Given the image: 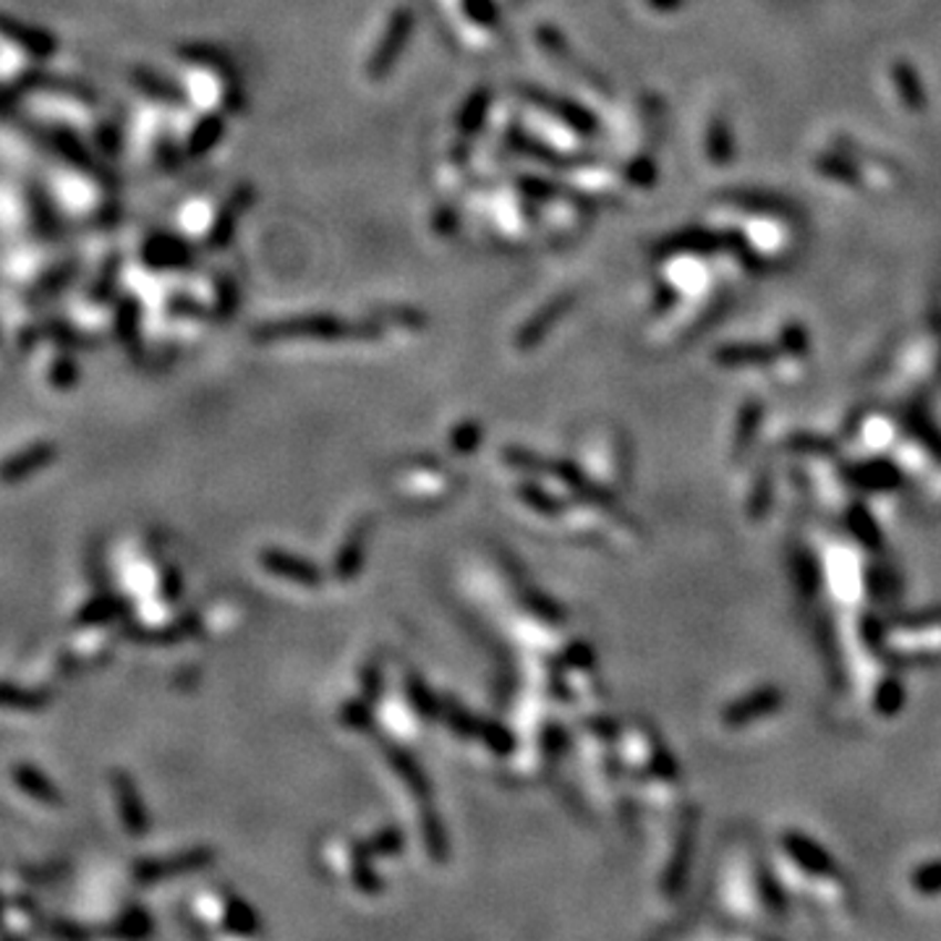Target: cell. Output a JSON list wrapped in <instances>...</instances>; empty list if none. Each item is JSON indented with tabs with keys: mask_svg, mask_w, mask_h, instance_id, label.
I'll return each instance as SVG.
<instances>
[{
	"mask_svg": "<svg viewBox=\"0 0 941 941\" xmlns=\"http://www.w3.org/2000/svg\"><path fill=\"white\" fill-rule=\"evenodd\" d=\"M267 338H374V328H366V324H356V328H353V324L330 320V317H317V320L270 324V328H267Z\"/></svg>",
	"mask_w": 941,
	"mask_h": 941,
	"instance_id": "obj_1",
	"label": "cell"
},
{
	"mask_svg": "<svg viewBox=\"0 0 941 941\" xmlns=\"http://www.w3.org/2000/svg\"><path fill=\"white\" fill-rule=\"evenodd\" d=\"M213 858L215 852L209 850V847H194V850H184L170 858L144 860V864L136 866V879L144 881V885H157V881L173 879V876L199 871V868L213 864Z\"/></svg>",
	"mask_w": 941,
	"mask_h": 941,
	"instance_id": "obj_2",
	"label": "cell"
},
{
	"mask_svg": "<svg viewBox=\"0 0 941 941\" xmlns=\"http://www.w3.org/2000/svg\"><path fill=\"white\" fill-rule=\"evenodd\" d=\"M845 479L864 492H895L902 487V468L889 458H866L845 468Z\"/></svg>",
	"mask_w": 941,
	"mask_h": 941,
	"instance_id": "obj_3",
	"label": "cell"
},
{
	"mask_svg": "<svg viewBox=\"0 0 941 941\" xmlns=\"http://www.w3.org/2000/svg\"><path fill=\"white\" fill-rule=\"evenodd\" d=\"M782 704H785V693H782V687L766 685L748 693V696H743L741 701H735V704H730L722 716H725V725L743 727V725H751V722L762 720V716L779 712Z\"/></svg>",
	"mask_w": 941,
	"mask_h": 941,
	"instance_id": "obj_4",
	"label": "cell"
},
{
	"mask_svg": "<svg viewBox=\"0 0 941 941\" xmlns=\"http://www.w3.org/2000/svg\"><path fill=\"white\" fill-rule=\"evenodd\" d=\"M782 845H785L787 856H790L795 864L803 868V871H808L814 876H837L839 873V866L835 864V858H831L827 847L816 842V839L800 835V831H787V835L782 837Z\"/></svg>",
	"mask_w": 941,
	"mask_h": 941,
	"instance_id": "obj_5",
	"label": "cell"
},
{
	"mask_svg": "<svg viewBox=\"0 0 941 941\" xmlns=\"http://www.w3.org/2000/svg\"><path fill=\"white\" fill-rule=\"evenodd\" d=\"M113 793H115V803H118L123 827L132 831L134 837H142L144 831L149 829V814L147 808H144V800L139 795V787H136V782L128 777L126 772H115Z\"/></svg>",
	"mask_w": 941,
	"mask_h": 941,
	"instance_id": "obj_6",
	"label": "cell"
},
{
	"mask_svg": "<svg viewBox=\"0 0 941 941\" xmlns=\"http://www.w3.org/2000/svg\"><path fill=\"white\" fill-rule=\"evenodd\" d=\"M53 461H55V447L53 445H48V443L32 445V447H27L24 453H17L13 458H9L3 463V466H0V479H3L6 484L21 482V479H27V476H32V474H38V471L48 468Z\"/></svg>",
	"mask_w": 941,
	"mask_h": 941,
	"instance_id": "obj_7",
	"label": "cell"
},
{
	"mask_svg": "<svg viewBox=\"0 0 941 941\" xmlns=\"http://www.w3.org/2000/svg\"><path fill=\"white\" fill-rule=\"evenodd\" d=\"M262 565L265 570H270V573L288 578V581L303 583V586H317L322 581V573L314 568V565H309L307 560H301V557L280 552V549H267L262 552Z\"/></svg>",
	"mask_w": 941,
	"mask_h": 941,
	"instance_id": "obj_8",
	"label": "cell"
},
{
	"mask_svg": "<svg viewBox=\"0 0 941 941\" xmlns=\"http://www.w3.org/2000/svg\"><path fill=\"white\" fill-rule=\"evenodd\" d=\"M845 526L847 531L852 534V539H856L860 547H866L868 552H881V549H885V531H881L873 513L868 510L864 503H856L847 510Z\"/></svg>",
	"mask_w": 941,
	"mask_h": 941,
	"instance_id": "obj_9",
	"label": "cell"
},
{
	"mask_svg": "<svg viewBox=\"0 0 941 941\" xmlns=\"http://www.w3.org/2000/svg\"><path fill=\"white\" fill-rule=\"evenodd\" d=\"M13 782H17V785L29 795V798L45 803V806H61V803H63L61 793H58V787L40 769H34V766H29V764L13 766Z\"/></svg>",
	"mask_w": 941,
	"mask_h": 941,
	"instance_id": "obj_10",
	"label": "cell"
},
{
	"mask_svg": "<svg viewBox=\"0 0 941 941\" xmlns=\"http://www.w3.org/2000/svg\"><path fill=\"white\" fill-rule=\"evenodd\" d=\"M904 701H908V691H904L902 678L889 675L881 680L879 685H876L873 693V712L879 716H887V720H892L902 712Z\"/></svg>",
	"mask_w": 941,
	"mask_h": 941,
	"instance_id": "obj_11",
	"label": "cell"
},
{
	"mask_svg": "<svg viewBox=\"0 0 941 941\" xmlns=\"http://www.w3.org/2000/svg\"><path fill=\"white\" fill-rule=\"evenodd\" d=\"M366 531H369V526L366 524H359L356 528H353V534L349 537V541H345V547L340 549L338 562H335V573H338L340 581H349V578H353V576L359 573L361 560H364Z\"/></svg>",
	"mask_w": 941,
	"mask_h": 941,
	"instance_id": "obj_12",
	"label": "cell"
},
{
	"mask_svg": "<svg viewBox=\"0 0 941 941\" xmlns=\"http://www.w3.org/2000/svg\"><path fill=\"white\" fill-rule=\"evenodd\" d=\"M793 573L803 597H816V593H819L821 568H819V560H816L808 549H798V555H795L793 560Z\"/></svg>",
	"mask_w": 941,
	"mask_h": 941,
	"instance_id": "obj_13",
	"label": "cell"
},
{
	"mask_svg": "<svg viewBox=\"0 0 941 941\" xmlns=\"http://www.w3.org/2000/svg\"><path fill=\"white\" fill-rule=\"evenodd\" d=\"M385 751H387V758H390V762H393L395 769L401 772V777H403L405 782H409L411 790L422 795V798H426V795H430V782H426L424 772H422V766H418V764L414 762V758L409 756V753L401 751V748H395V745L385 743Z\"/></svg>",
	"mask_w": 941,
	"mask_h": 941,
	"instance_id": "obj_14",
	"label": "cell"
},
{
	"mask_svg": "<svg viewBox=\"0 0 941 941\" xmlns=\"http://www.w3.org/2000/svg\"><path fill=\"white\" fill-rule=\"evenodd\" d=\"M409 29H411V17H409V13H401V17L393 19V27H390V32H387V38H385V48H382L380 53L374 55V71H376V74H382V71H385L390 66V61H393L395 50L403 48V40H405V34H409Z\"/></svg>",
	"mask_w": 941,
	"mask_h": 941,
	"instance_id": "obj_15",
	"label": "cell"
},
{
	"mask_svg": "<svg viewBox=\"0 0 941 941\" xmlns=\"http://www.w3.org/2000/svg\"><path fill=\"white\" fill-rule=\"evenodd\" d=\"M48 696L45 693L29 691V687H19L11 683H0V706L3 709H21V712H34V709L45 706Z\"/></svg>",
	"mask_w": 941,
	"mask_h": 941,
	"instance_id": "obj_16",
	"label": "cell"
},
{
	"mask_svg": "<svg viewBox=\"0 0 941 941\" xmlns=\"http://www.w3.org/2000/svg\"><path fill=\"white\" fill-rule=\"evenodd\" d=\"M691 850H693V824H691V827L685 824L683 839H680V847L675 852V864H672L670 871H668V889H670V892H678V889L683 887L687 864H691Z\"/></svg>",
	"mask_w": 941,
	"mask_h": 941,
	"instance_id": "obj_17",
	"label": "cell"
},
{
	"mask_svg": "<svg viewBox=\"0 0 941 941\" xmlns=\"http://www.w3.org/2000/svg\"><path fill=\"white\" fill-rule=\"evenodd\" d=\"M910 885H913L918 895H941V860H929V864L918 866L916 871L910 873Z\"/></svg>",
	"mask_w": 941,
	"mask_h": 941,
	"instance_id": "obj_18",
	"label": "cell"
},
{
	"mask_svg": "<svg viewBox=\"0 0 941 941\" xmlns=\"http://www.w3.org/2000/svg\"><path fill=\"white\" fill-rule=\"evenodd\" d=\"M570 303V299H560V301H555L552 307H549L547 311H541V317L537 322H531L528 324V328L520 332V338H518V345H524V349H528V345H534L537 343V340L545 335L547 332V328L549 324H552L557 317H560V311H562V307H568Z\"/></svg>",
	"mask_w": 941,
	"mask_h": 941,
	"instance_id": "obj_19",
	"label": "cell"
},
{
	"mask_svg": "<svg viewBox=\"0 0 941 941\" xmlns=\"http://www.w3.org/2000/svg\"><path fill=\"white\" fill-rule=\"evenodd\" d=\"M758 424H762V405H758V403L745 405V411L741 416V426H737V434H735V453L737 455H741L745 447L753 443V437H756V432H758Z\"/></svg>",
	"mask_w": 941,
	"mask_h": 941,
	"instance_id": "obj_20",
	"label": "cell"
},
{
	"mask_svg": "<svg viewBox=\"0 0 941 941\" xmlns=\"http://www.w3.org/2000/svg\"><path fill=\"white\" fill-rule=\"evenodd\" d=\"M228 926L238 933H251L257 931V916L255 910L249 908V904H244L241 900H230L228 902Z\"/></svg>",
	"mask_w": 941,
	"mask_h": 941,
	"instance_id": "obj_21",
	"label": "cell"
},
{
	"mask_svg": "<svg viewBox=\"0 0 941 941\" xmlns=\"http://www.w3.org/2000/svg\"><path fill=\"white\" fill-rule=\"evenodd\" d=\"M518 492L534 510L547 513V516H555V513H560V503H557L552 495H547L545 489L537 487V484H524V487H520Z\"/></svg>",
	"mask_w": 941,
	"mask_h": 941,
	"instance_id": "obj_22",
	"label": "cell"
},
{
	"mask_svg": "<svg viewBox=\"0 0 941 941\" xmlns=\"http://www.w3.org/2000/svg\"><path fill=\"white\" fill-rule=\"evenodd\" d=\"M424 835H426V847H430L432 858L445 860V852H447L445 831H443V824H440V819L432 814V810L426 814V819H424Z\"/></svg>",
	"mask_w": 941,
	"mask_h": 941,
	"instance_id": "obj_23",
	"label": "cell"
},
{
	"mask_svg": "<svg viewBox=\"0 0 941 941\" xmlns=\"http://www.w3.org/2000/svg\"><path fill=\"white\" fill-rule=\"evenodd\" d=\"M403 847V835L395 829L382 831L380 837L372 839L366 847H361V852L364 856H390V852H397Z\"/></svg>",
	"mask_w": 941,
	"mask_h": 941,
	"instance_id": "obj_24",
	"label": "cell"
},
{
	"mask_svg": "<svg viewBox=\"0 0 941 941\" xmlns=\"http://www.w3.org/2000/svg\"><path fill=\"white\" fill-rule=\"evenodd\" d=\"M479 737L497 753H508L513 748V737L508 735V730L495 725V722H482Z\"/></svg>",
	"mask_w": 941,
	"mask_h": 941,
	"instance_id": "obj_25",
	"label": "cell"
},
{
	"mask_svg": "<svg viewBox=\"0 0 941 941\" xmlns=\"http://www.w3.org/2000/svg\"><path fill=\"white\" fill-rule=\"evenodd\" d=\"M762 897H764V902H766V908L772 910V913H777V916H782L787 910V900H785V892H782V887L777 885V881L772 879L769 873H762Z\"/></svg>",
	"mask_w": 941,
	"mask_h": 941,
	"instance_id": "obj_26",
	"label": "cell"
},
{
	"mask_svg": "<svg viewBox=\"0 0 941 941\" xmlns=\"http://www.w3.org/2000/svg\"><path fill=\"white\" fill-rule=\"evenodd\" d=\"M769 359V353L764 349H725L720 351L722 364H758V361Z\"/></svg>",
	"mask_w": 941,
	"mask_h": 941,
	"instance_id": "obj_27",
	"label": "cell"
},
{
	"mask_svg": "<svg viewBox=\"0 0 941 941\" xmlns=\"http://www.w3.org/2000/svg\"><path fill=\"white\" fill-rule=\"evenodd\" d=\"M482 440V426L479 424H461L453 434V447L458 453H471Z\"/></svg>",
	"mask_w": 941,
	"mask_h": 941,
	"instance_id": "obj_28",
	"label": "cell"
},
{
	"mask_svg": "<svg viewBox=\"0 0 941 941\" xmlns=\"http://www.w3.org/2000/svg\"><path fill=\"white\" fill-rule=\"evenodd\" d=\"M769 503H772V479L764 474L751 495V516L756 518L764 516L766 508H769Z\"/></svg>",
	"mask_w": 941,
	"mask_h": 941,
	"instance_id": "obj_29",
	"label": "cell"
},
{
	"mask_svg": "<svg viewBox=\"0 0 941 941\" xmlns=\"http://www.w3.org/2000/svg\"><path fill=\"white\" fill-rule=\"evenodd\" d=\"M118 612V607H115V602L113 599H100V602H92L90 607H86V610L82 612V622H103V620H111L113 614Z\"/></svg>",
	"mask_w": 941,
	"mask_h": 941,
	"instance_id": "obj_30",
	"label": "cell"
},
{
	"mask_svg": "<svg viewBox=\"0 0 941 941\" xmlns=\"http://www.w3.org/2000/svg\"><path fill=\"white\" fill-rule=\"evenodd\" d=\"M149 916L139 913V910H134V913H128L123 918L121 923V933L123 937H144V933H149Z\"/></svg>",
	"mask_w": 941,
	"mask_h": 941,
	"instance_id": "obj_31",
	"label": "cell"
},
{
	"mask_svg": "<svg viewBox=\"0 0 941 941\" xmlns=\"http://www.w3.org/2000/svg\"><path fill=\"white\" fill-rule=\"evenodd\" d=\"M411 699H414V704L422 709V714H434V709H437L434 699L426 693L424 683H416V680H411Z\"/></svg>",
	"mask_w": 941,
	"mask_h": 941,
	"instance_id": "obj_32",
	"label": "cell"
},
{
	"mask_svg": "<svg viewBox=\"0 0 941 941\" xmlns=\"http://www.w3.org/2000/svg\"><path fill=\"white\" fill-rule=\"evenodd\" d=\"M790 447L800 453H827L831 451L829 443H821V437H790Z\"/></svg>",
	"mask_w": 941,
	"mask_h": 941,
	"instance_id": "obj_33",
	"label": "cell"
},
{
	"mask_svg": "<svg viewBox=\"0 0 941 941\" xmlns=\"http://www.w3.org/2000/svg\"><path fill=\"white\" fill-rule=\"evenodd\" d=\"M343 720L349 722L351 727H366V725H369V712H366V706H361V704H345V709H343Z\"/></svg>",
	"mask_w": 941,
	"mask_h": 941,
	"instance_id": "obj_34",
	"label": "cell"
},
{
	"mask_svg": "<svg viewBox=\"0 0 941 941\" xmlns=\"http://www.w3.org/2000/svg\"><path fill=\"white\" fill-rule=\"evenodd\" d=\"M364 687H366L369 696H376V693H380V670L369 668L364 672Z\"/></svg>",
	"mask_w": 941,
	"mask_h": 941,
	"instance_id": "obj_35",
	"label": "cell"
}]
</instances>
